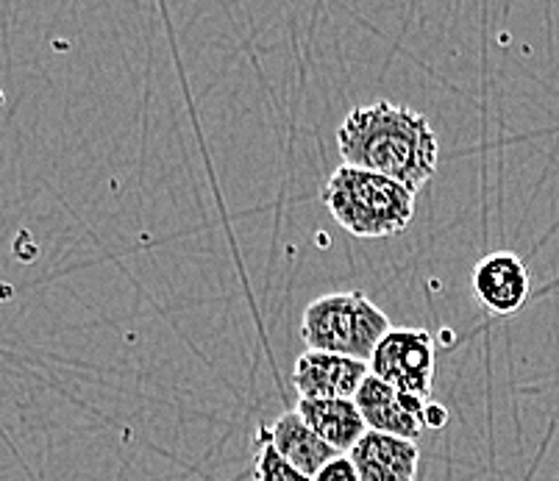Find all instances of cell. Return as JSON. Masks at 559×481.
Masks as SVG:
<instances>
[{
    "mask_svg": "<svg viewBox=\"0 0 559 481\" xmlns=\"http://www.w3.org/2000/svg\"><path fill=\"white\" fill-rule=\"evenodd\" d=\"M474 296L481 306L498 317H510L521 312L532 292V276H528L526 262L512 251L487 253L485 260L476 262L474 276Z\"/></svg>",
    "mask_w": 559,
    "mask_h": 481,
    "instance_id": "obj_7",
    "label": "cell"
},
{
    "mask_svg": "<svg viewBox=\"0 0 559 481\" xmlns=\"http://www.w3.org/2000/svg\"><path fill=\"white\" fill-rule=\"evenodd\" d=\"M312 481H359V476L357 470H354V465H350L348 454H340V457H334L326 468H320Z\"/></svg>",
    "mask_w": 559,
    "mask_h": 481,
    "instance_id": "obj_12",
    "label": "cell"
},
{
    "mask_svg": "<svg viewBox=\"0 0 559 481\" xmlns=\"http://www.w3.org/2000/svg\"><path fill=\"white\" fill-rule=\"evenodd\" d=\"M354 404H357L368 432L409 440V443H418L420 434L426 432L429 401H424L418 395L401 393V389L373 378L370 373L359 393L354 395Z\"/></svg>",
    "mask_w": 559,
    "mask_h": 481,
    "instance_id": "obj_5",
    "label": "cell"
},
{
    "mask_svg": "<svg viewBox=\"0 0 559 481\" xmlns=\"http://www.w3.org/2000/svg\"><path fill=\"white\" fill-rule=\"evenodd\" d=\"M259 437L273 445L278 457L304 476L314 479L320 468H326L334 457H340L332 445H326L312 429L307 426L298 412H284L273 423V429H262Z\"/></svg>",
    "mask_w": 559,
    "mask_h": 481,
    "instance_id": "obj_9",
    "label": "cell"
},
{
    "mask_svg": "<svg viewBox=\"0 0 559 481\" xmlns=\"http://www.w3.org/2000/svg\"><path fill=\"white\" fill-rule=\"evenodd\" d=\"M337 148L343 165L399 181L418 195L437 170L440 140L420 111L376 100L345 115L337 129Z\"/></svg>",
    "mask_w": 559,
    "mask_h": 481,
    "instance_id": "obj_1",
    "label": "cell"
},
{
    "mask_svg": "<svg viewBox=\"0 0 559 481\" xmlns=\"http://www.w3.org/2000/svg\"><path fill=\"white\" fill-rule=\"evenodd\" d=\"M388 332V315L359 290L314 298L301 317V337L309 351L334 353L357 362H370Z\"/></svg>",
    "mask_w": 559,
    "mask_h": 481,
    "instance_id": "obj_3",
    "label": "cell"
},
{
    "mask_svg": "<svg viewBox=\"0 0 559 481\" xmlns=\"http://www.w3.org/2000/svg\"><path fill=\"white\" fill-rule=\"evenodd\" d=\"M253 479L257 481H312L309 476H304L301 470H296L293 465L284 462L276 450H273V445L262 437H259V450H257V457H253Z\"/></svg>",
    "mask_w": 559,
    "mask_h": 481,
    "instance_id": "obj_11",
    "label": "cell"
},
{
    "mask_svg": "<svg viewBox=\"0 0 559 481\" xmlns=\"http://www.w3.org/2000/svg\"><path fill=\"white\" fill-rule=\"evenodd\" d=\"M348 459L359 481H415L420 448L409 440L368 432L348 450Z\"/></svg>",
    "mask_w": 559,
    "mask_h": 481,
    "instance_id": "obj_8",
    "label": "cell"
},
{
    "mask_svg": "<svg viewBox=\"0 0 559 481\" xmlns=\"http://www.w3.org/2000/svg\"><path fill=\"white\" fill-rule=\"evenodd\" d=\"M320 197L334 220L359 240L401 235L415 215V195L404 184L348 165L329 176Z\"/></svg>",
    "mask_w": 559,
    "mask_h": 481,
    "instance_id": "obj_2",
    "label": "cell"
},
{
    "mask_svg": "<svg viewBox=\"0 0 559 481\" xmlns=\"http://www.w3.org/2000/svg\"><path fill=\"white\" fill-rule=\"evenodd\" d=\"M368 373V362L307 351L296 359L293 387L304 401H354Z\"/></svg>",
    "mask_w": 559,
    "mask_h": 481,
    "instance_id": "obj_6",
    "label": "cell"
},
{
    "mask_svg": "<svg viewBox=\"0 0 559 481\" xmlns=\"http://www.w3.org/2000/svg\"><path fill=\"white\" fill-rule=\"evenodd\" d=\"M370 376L429 401L435 384V337L426 328H390L368 362Z\"/></svg>",
    "mask_w": 559,
    "mask_h": 481,
    "instance_id": "obj_4",
    "label": "cell"
},
{
    "mask_svg": "<svg viewBox=\"0 0 559 481\" xmlns=\"http://www.w3.org/2000/svg\"><path fill=\"white\" fill-rule=\"evenodd\" d=\"M301 420L337 454H348L368 434L362 414L354 401H298Z\"/></svg>",
    "mask_w": 559,
    "mask_h": 481,
    "instance_id": "obj_10",
    "label": "cell"
}]
</instances>
